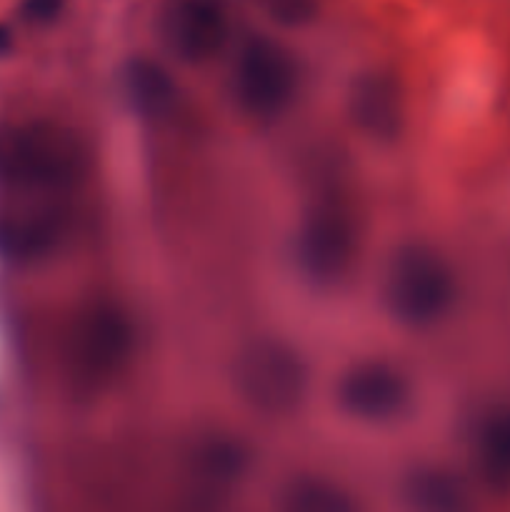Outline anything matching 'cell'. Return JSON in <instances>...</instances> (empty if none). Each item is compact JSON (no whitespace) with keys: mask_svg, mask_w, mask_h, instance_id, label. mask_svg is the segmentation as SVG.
Masks as SVG:
<instances>
[{"mask_svg":"<svg viewBox=\"0 0 510 512\" xmlns=\"http://www.w3.org/2000/svg\"><path fill=\"white\" fill-rule=\"evenodd\" d=\"M300 65L293 50L268 35H253L233 65V98L240 113L255 123H275L295 103Z\"/></svg>","mask_w":510,"mask_h":512,"instance_id":"5b68a950","label":"cell"},{"mask_svg":"<svg viewBox=\"0 0 510 512\" xmlns=\"http://www.w3.org/2000/svg\"><path fill=\"white\" fill-rule=\"evenodd\" d=\"M455 298V273L435 248L415 240L390 255L383 275V303L400 325L430 328L450 313Z\"/></svg>","mask_w":510,"mask_h":512,"instance_id":"3957f363","label":"cell"},{"mask_svg":"<svg viewBox=\"0 0 510 512\" xmlns=\"http://www.w3.org/2000/svg\"><path fill=\"white\" fill-rule=\"evenodd\" d=\"M340 410L363 423H393L408 413L413 385L398 365L383 358H365L343 370L335 385Z\"/></svg>","mask_w":510,"mask_h":512,"instance_id":"52a82bcc","label":"cell"},{"mask_svg":"<svg viewBox=\"0 0 510 512\" xmlns=\"http://www.w3.org/2000/svg\"><path fill=\"white\" fill-rule=\"evenodd\" d=\"M68 0H20V15L33 25L53 23L63 13Z\"/></svg>","mask_w":510,"mask_h":512,"instance_id":"2e32d148","label":"cell"},{"mask_svg":"<svg viewBox=\"0 0 510 512\" xmlns=\"http://www.w3.org/2000/svg\"><path fill=\"white\" fill-rule=\"evenodd\" d=\"M123 88L140 115L163 120L178 105V85L173 75L150 58H133L123 68Z\"/></svg>","mask_w":510,"mask_h":512,"instance_id":"4fadbf2b","label":"cell"},{"mask_svg":"<svg viewBox=\"0 0 510 512\" xmlns=\"http://www.w3.org/2000/svg\"><path fill=\"white\" fill-rule=\"evenodd\" d=\"M90 173V150L68 125L30 120L0 130V183L25 195H63Z\"/></svg>","mask_w":510,"mask_h":512,"instance_id":"7a4b0ae2","label":"cell"},{"mask_svg":"<svg viewBox=\"0 0 510 512\" xmlns=\"http://www.w3.org/2000/svg\"><path fill=\"white\" fill-rule=\"evenodd\" d=\"M185 465L200 488L220 493L245 478L250 468V450L238 435L205 433L190 445Z\"/></svg>","mask_w":510,"mask_h":512,"instance_id":"8fae6325","label":"cell"},{"mask_svg":"<svg viewBox=\"0 0 510 512\" xmlns=\"http://www.w3.org/2000/svg\"><path fill=\"white\" fill-rule=\"evenodd\" d=\"M68 235V218L50 205L13 208L0 213V253L18 260L50 255Z\"/></svg>","mask_w":510,"mask_h":512,"instance_id":"30bf717a","label":"cell"},{"mask_svg":"<svg viewBox=\"0 0 510 512\" xmlns=\"http://www.w3.org/2000/svg\"><path fill=\"white\" fill-rule=\"evenodd\" d=\"M360 233L353 213L340 203H318L305 213L295 233V265L308 283L335 288L353 273Z\"/></svg>","mask_w":510,"mask_h":512,"instance_id":"8992f818","label":"cell"},{"mask_svg":"<svg viewBox=\"0 0 510 512\" xmlns=\"http://www.w3.org/2000/svg\"><path fill=\"white\" fill-rule=\"evenodd\" d=\"M10 48H13V33H10L5 25H0V58H3Z\"/></svg>","mask_w":510,"mask_h":512,"instance_id":"e0dca14e","label":"cell"},{"mask_svg":"<svg viewBox=\"0 0 510 512\" xmlns=\"http://www.w3.org/2000/svg\"><path fill=\"white\" fill-rule=\"evenodd\" d=\"M235 390L260 415L285 418L303 405L310 370L298 348L280 338H255L233 365Z\"/></svg>","mask_w":510,"mask_h":512,"instance_id":"277c9868","label":"cell"},{"mask_svg":"<svg viewBox=\"0 0 510 512\" xmlns=\"http://www.w3.org/2000/svg\"><path fill=\"white\" fill-rule=\"evenodd\" d=\"M278 505L288 512H350L355 500L348 490L318 475H300L280 490Z\"/></svg>","mask_w":510,"mask_h":512,"instance_id":"9a60e30c","label":"cell"},{"mask_svg":"<svg viewBox=\"0 0 510 512\" xmlns=\"http://www.w3.org/2000/svg\"><path fill=\"white\" fill-rule=\"evenodd\" d=\"M470 458L490 490L510 493V405H490L473 420Z\"/></svg>","mask_w":510,"mask_h":512,"instance_id":"7c38bea8","label":"cell"},{"mask_svg":"<svg viewBox=\"0 0 510 512\" xmlns=\"http://www.w3.org/2000/svg\"><path fill=\"white\" fill-rule=\"evenodd\" d=\"M163 40L185 63H210L223 53L230 20L218 0H173L160 20Z\"/></svg>","mask_w":510,"mask_h":512,"instance_id":"ba28073f","label":"cell"},{"mask_svg":"<svg viewBox=\"0 0 510 512\" xmlns=\"http://www.w3.org/2000/svg\"><path fill=\"white\" fill-rule=\"evenodd\" d=\"M400 493H403L405 503L415 510L450 512L468 505L460 480L448 470L433 468V465H420V468L410 470L403 478Z\"/></svg>","mask_w":510,"mask_h":512,"instance_id":"5bb4252c","label":"cell"},{"mask_svg":"<svg viewBox=\"0 0 510 512\" xmlns=\"http://www.w3.org/2000/svg\"><path fill=\"white\" fill-rule=\"evenodd\" d=\"M348 113L358 133L375 143H393L405 128V95L388 70H365L350 85Z\"/></svg>","mask_w":510,"mask_h":512,"instance_id":"9c48e42d","label":"cell"},{"mask_svg":"<svg viewBox=\"0 0 510 512\" xmlns=\"http://www.w3.org/2000/svg\"><path fill=\"white\" fill-rule=\"evenodd\" d=\"M138 330L118 300L90 298L70 315L60 340V368L70 390L98 395L113 388L135 358Z\"/></svg>","mask_w":510,"mask_h":512,"instance_id":"6da1fadb","label":"cell"}]
</instances>
